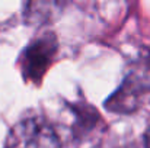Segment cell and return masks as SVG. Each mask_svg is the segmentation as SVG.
<instances>
[{
	"label": "cell",
	"mask_w": 150,
	"mask_h": 148,
	"mask_svg": "<svg viewBox=\"0 0 150 148\" xmlns=\"http://www.w3.org/2000/svg\"><path fill=\"white\" fill-rule=\"evenodd\" d=\"M150 92V54L140 55L134 60L117 90L105 100V109L127 115L134 112L144 95Z\"/></svg>",
	"instance_id": "obj_1"
},
{
	"label": "cell",
	"mask_w": 150,
	"mask_h": 148,
	"mask_svg": "<svg viewBox=\"0 0 150 148\" xmlns=\"http://www.w3.org/2000/svg\"><path fill=\"white\" fill-rule=\"evenodd\" d=\"M58 54V39L54 31L42 28L19 55V71L25 83L40 86Z\"/></svg>",
	"instance_id": "obj_2"
},
{
	"label": "cell",
	"mask_w": 150,
	"mask_h": 148,
	"mask_svg": "<svg viewBox=\"0 0 150 148\" xmlns=\"http://www.w3.org/2000/svg\"><path fill=\"white\" fill-rule=\"evenodd\" d=\"M6 148H61V140L47 118L31 115L10 128Z\"/></svg>",
	"instance_id": "obj_3"
},
{
	"label": "cell",
	"mask_w": 150,
	"mask_h": 148,
	"mask_svg": "<svg viewBox=\"0 0 150 148\" xmlns=\"http://www.w3.org/2000/svg\"><path fill=\"white\" fill-rule=\"evenodd\" d=\"M63 6V3L57 1H29L25 4L23 18L28 25H35L42 29L61 13Z\"/></svg>",
	"instance_id": "obj_4"
},
{
	"label": "cell",
	"mask_w": 150,
	"mask_h": 148,
	"mask_svg": "<svg viewBox=\"0 0 150 148\" xmlns=\"http://www.w3.org/2000/svg\"><path fill=\"white\" fill-rule=\"evenodd\" d=\"M71 109H73V112L76 115L73 132H74L77 140L86 138L89 134L96 131L98 126L102 123V119H100L98 110L93 106L88 105V103L71 105Z\"/></svg>",
	"instance_id": "obj_5"
}]
</instances>
